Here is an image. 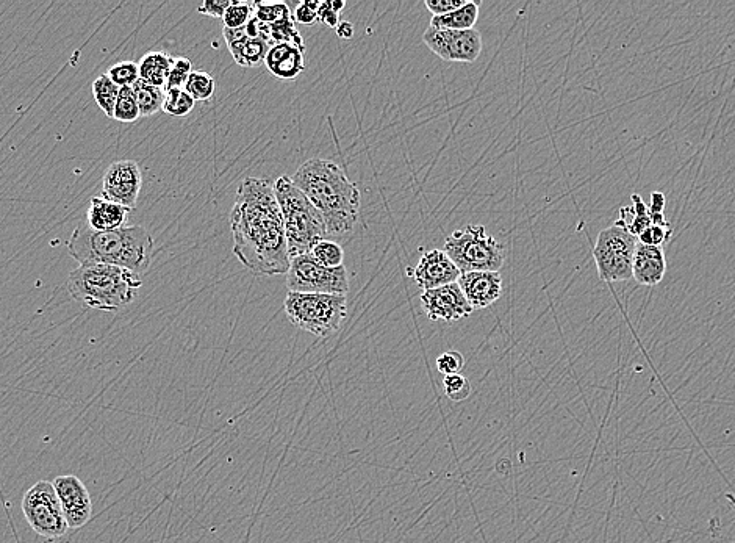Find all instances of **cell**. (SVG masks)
<instances>
[{
    "instance_id": "6da1fadb",
    "label": "cell",
    "mask_w": 735,
    "mask_h": 543,
    "mask_svg": "<svg viewBox=\"0 0 735 543\" xmlns=\"http://www.w3.org/2000/svg\"><path fill=\"white\" fill-rule=\"evenodd\" d=\"M234 254L255 276H279L290 270L284 221L273 180L246 177L230 212Z\"/></svg>"
},
{
    "instance_id": "7a4b0ae2",
    "label": "cell",
    "mask_w": 735,
    "mask_h": 543,
    "mask_svg": "<svg viewBox=\"0 0 735 543\" xmlns=\"http://www.w3.org/2000/svg\"><path fill=\"white\" fill-rule=\"evenodd\" d=\"M291 179L323 216L327 234L343 237L354 231L360 215V191L337 163L307 160Z\"/></svg>"
},
{
    "instance_id": "3957f363",
    "label": "cell",
    "mask_w": 735,
    "mask_h": 543,
    "mask_svg": "<svg viewBox=\"0 0 735 543\" xmlns=\"http://www.w3.org/2000/svg\"><path fill=\"white\" fill-rule=\"evenodd\" d=\"M66 246L69 256L80 265L104 263L143 276L152 265L154 238L141 226L121 227L112 232L80 226Z\"/></svg>"
},
{
    "instance_id": "277c9868",
    "label": "cell",
    "mask_w": 735,
    "mask_h": 543,
    "mask_svg": "<svg viewBox=\"0 0 735 543\" xmlns=\"http://www.w3.org/2000/svg\"><path fill=\"white\" fill-rule=\"evenodd\" d=\"M141 285L143 279L138 274L104 263L80 265L68 279L72 298L101 312H116L132 304Z\"/></svg>"
},
{
    "instance_id": "5b68a950",
    "label": "cell",
    "mask_w": 735,
    "mask_h": 543,
    "mask_svg": "<svg viewBox=\"0 0 735 543\" xmlns=\"http://www.w3.org/2000/svg\"><path fill=\"white\" fill-rule=\"evenodd\" d=\"M274 191L284 221L290 259L310 254L320 241L329 237L323 216L293 184L290 176H280L274 182Z\"/></svg>"
},
{
    "instance_id": "8992f818",
    "label": "cell",
    "mask_w": 735,
    "mask_h": 543,
    "mask_svg": "<svg viewBox=\"0 0 735 543\" xmlns=\"http://www.w3.org/2000/svg\"><path fill=\"white\" fill-rule=\"evenodd\" d=\"M284 307L288 320L296 328L310 332L318 339H329L334 335L348 313L346 296L321 293L288 292Z\"/></svg>"
},
{
    "instance_id": "52a82bcc",
    "label": "cell",
    "mask_w": 735,
    "mask_h": 543,
    "mask_svg": "<svg viewBox=\"0 0 735 543\" xmlns=\"http://www.w3.org/2000/svg\"><path fill=\"white\" fill-rule=\"evenodd\" d=\"M449 259L456 263L460 273L473 271H493L499 273L506 249L492 235L487 234L484 226H471L452 232L445 241V249Z\"/></svg>"
},
{
    "instance_id": "ba28073f",
    "label": "cell",
    "mask_w": 735,
    "mask_h": 543,
    "mask_svg": "<svg viewBox=\"0 0 735 543\" xmlns=\"http://www.w3.org/2000/svg\"><path fill=\"white\" fill-rule=\"evenodd\" d=\"M637 245L639 238L617 224L599 232L593 248L599 279L607 284L632 279V263Z\"/></svg>"
},
{
    "instance_id": "9c48e42d",
    "label": "cell",
    "mask_w": 735,
    "mask_h": 543,
    "mask_svg": "<svg viewBox=\"0 0 735 543\" xmlns=\"http://www.w3.org/2000/svg\"><path fill=\"white\" fill-rule=\"evenodd\" d=\"M22 514L30 528L44 539H60L68 533V523L58 500L54 482L38 481L22 498Z\"/></svg>"
},
{
    "instance_id": "30bf717a",
    "label": "cell",
    "mask_w": 735,
    "mask_h": 543,
    "mask_svg": "<svg viewBox=\"0 0 735 543\" xmlns=\"http://www.w3.org/2000/svg\"><path fill=\"white\" fill-rule=\"evenodd\" d=\"M287 287L294 293H321V295L346 296L349 292V276L345 265L326 268L313 259L312 254L294 257L287 273Z\"/></svg>"
},
{
    "instance_id": "8fae6325",
    "label": "cell",
    "mask_w": 735,
    "mask_h": 543,
    "mask_svg": "<svg viewBox=\"0 0 735 543\" xmlns=\"http://www.w3.org/2000/svg\"><path fill=\"white\" fill-rule=\"evenodd\" d=\"M426 44L445 62L473 63L482 52V36L477 30H446L429 26L423 35Z\"/></svg>"
},
{
    "instance_id": "7c38bea8",
    "label": "cell",
    "mask_w": 735,
    "mask_h": 543,
    "mask_svg": "<svg viewBox=\"0 0 735 543\" xmlns=\"http://www.w3.org/2000/svg\"><path fill=\"white\" fill-rule=\"evenodd\" d=\"M141 177L140 165L133 160H122L108 166L102 180V198L126 207L130 212L137 209L140 198Z\"/></svg>"
},
{
    "instance_id": "4fadbf2b",
    "label": "cell",
    "mask_w": 735,
    "mask_h": 543,
    "mask_svg": "<svg viewBox=\"0 0 735 543\" xmlns=\"http://www.w3.org/2000/svg\"><path fill=\"white\" fill-rule=\"evenodd\" d=\"M420 299L427 318L432 321L452 323L470 317L474 312L457 282L427 290L421 293Z\"/></svg>"
},
{
    "instance_id": "5bb4252c",
    "label": "cell",
    "mask_w": 735,
    "mask_h": 543,
    "mask_svg": "<svg viewBox=\"0 0 735 543\" xmlns=\"http://www.w3.org/2000/svg\"><path fill=\"white\" fill-rule=\"evenodd\" d=\"M61 509L71 529H80L90 522L93 501L87 486L76 475L58 476L54 481Z\"/></svg>"
},
{
    "instance_id": "9a60e30c",
    "label": "cell",
    "mask_w": 735,
    "mask_h": 543,
    "mask_svg": "<svg viewBox=\"0 0 735 543\" xmlns=\"http://www.w3.org/2000/svg\"><path fill=\"white\" fill-rule=\"evenodd\" d=\"M460 276L462 273L456 267V263L452 262L448 254L441 249L423 252L413 271V279L418 287L423 288V292L454 284L459 281Z\"/></svg>"
},
{
    "instance_id": "2e32d148",
    "label": "cell",
    "mask_w": 735,
    "mask_h": 543,
    "mask_svg": "<svg viewBox=\"0 0 735 543\" xmlns=\"http://www.w3.org/2000/svg\"><path fill=\"white\" fill-rule=\"evenodd\" d=\"M457 284L462 288L463 295L473 310L492 306L502 295L501 274L493 273V271H473V273L462 274Z\"/></svg>"
},
{
    "instance_id": "e0dca14e",
    "label": "cell",
    "mask_w": 735,
    "mask_h": 543,
    "mask_svg": "<svg viewBox=\"0 0 735 543\" xmlns=\"http://www.w3.org/2000/svg\"><path fill=\"white\" fill-rule=\"evenodd\" d=\"M224 38H226L230 54L238 65L243 68H257V66L265 65L266 55L271 49L266 41L246 35L244 27L243 29L224 27Z\"/></svg>"
},
{
    "instance_id": "ac0fdd59",
    "label": "cell",
    "mask_w": 735,
    "mask_h": 543,
    "mask_svg": "<svg viewBox=\"0 0 735 543\" xmlns=\"http://www.w3.org/2000/svg\"><path fill=\"white\" fill-rule=\"evenodd\" d=\"M665 273H667V259L664 248L643 245L639 241L632 263V277L635 281L645 287H654L664 281Z\"/></svg>"
},
{
    "instance_id": "d6986e66",
    "label": "cell",
    "mask_w": 735,
    "mask_h": 543,
    "mask_svg": "<svg viewBox=\"0 0 735 543\" xmlns=\"http://www.w3.org/2000/svg\"><path fill=\"white\" fill-rule=\"evenodd\" d=\"M265 66L280 80H294L305 71V52L291 44H276L266 55Z\"/></svg>"
},
{
    "instance_id": "ffe728a7",
    "label": "cell",
    "mask_w": 735,
    "mask_h": 543,
    "mask_svg": "<svg viewBox=\"0 0 735 543\" xmlns=\"http://www.w3.org/2000/svg\"><path fill=\"white\" fill-rule=\"evenodd\" d=\"M130 210L104 198H91L87 223L96 232L118 231L129 220Z\"/></svg>"
},
{
    "instance_id": "44dd1931",
    "label": "cell",
    "mask_w": 735,
    "mask_h": 543,
    "mask_svg": "<svg viewBox=\"0 0 735 543\" xmlns=\"http://www.w3.org/2000/svg\"><path fill=\"white\" fill-rule=\"evenodd\" d=\"M173 60L174 57L165 54V52H149L138 63L140 79L149 83L152 87L165 90Z\"/></svg>"
},
{
    "instance_id": "7402d4cb",
    "label": "cell",
    "mask_w": 735,
    "mask_h": 543,
    "mask_svg": "<svg viewBox=\"0 0 735 543\" xmlns=\"http://www.w3.org/2000/svg\"><path fill=\"white\" fill-rule=\"evenodd\" d=\"M479 10H481L479 2L467 0V4L460 7L459 10L452 11L448 15L434 16L431 19V26L437 29L459 30V32L460 30H473L479 19Z\"/></svg>"
},
{
    "instance_id": "603a6c76",
    "label": "cell",
    "mask_w": 735,
    "mask_h": 543,
    "mask_svg": "<svg viewBox=\"0 0 735 543\" xmlns=\"http://www.w3.org/2000/svg\"><path fill=\"white\" fill-rule=\"evenodd\" d=\"M632 205L629 207H623L620 210V220L617 221V226L624 227L626 231L631 232L634 237L639 238L643 234L645 229H648L653 221H651V213H649V207L643 201L642 196L632 195Z\"/></svg>"
},
{
    "instance_id": "cb8c5ba5",
    "label": "cell",
    "mask_w": 735,
    "mask_h": 543,
    "mask_svg": "<svg viewBox=\"0 0 735 543\" xmlns=\"http://www.w3.org/2000/svg\"><path fill=\"white\" fill-rule=\"evenodd\" d=\"M132 90L135 98H137L141 116H154L155 113L163 110L165 90H162V88L152 87L149 83L138 79Z\"/></svg>"
},
{
    "instance_id": "d4e9b609",
    "label": "cell",
    "mask_w": 735,
    "mask_h": 543,
    "mask_svg": "<svg viewBox=\"0 0 735 543\" xmlns=\"http://www.w3.org/2000/svg\"><path fill=\"white\" fill-rule=\"evenodd\" d=\"M269 44H271V47L276 46V44H291V46L298 47V49L305 52V41L299 30L296 29L293 15L269 26Z\"/></svg>"
},
{
    "instance_id": "484cf974",
    "label": "cell",
    "mask_w": 735,
    "mask_h": 543,
    "mask_svg": "<svg viewBox=\"0 0 735 543\" xmlns=\"http://www.w3.org/2000/svg\"><path fill=\"white\" fill-rule=\"evenodd\" d=\"M119 90L121 88L115 85L107 74H102V76L97 77L93 82L94 101H96L97 107L101 108L102 112L108 118H113V113H115Z\"/></svg>"
},
{
    "instance_id": "4316f807",
    "label": "cell",
    "mask_w": 735,
    "mask_h": 543,
    "mask_svg": "<svg viewBox=\"0 0 735 543\" xmlns=\"http://www.w3.org/2000/svg\"><path fill=\"white\" fill-rule=\"evenodd\" d=\"M140 118V107H138L137 98L133 94L132 87L121 88L119 90L118 101H116L113 119H116L119 123L129 124L135 123Z\"/></svg>"
},
{
    "instance_id": "83f0119b",
    "label": "cell",
    "mask_w": 735,
    "mask_h": 543,
    "mask_svg": "<svg viewBox=\"0 0 735 543\" xmlns=\"http://www.w3.org/2000/svg\"><path fill=\"white\" fill-rule=\"evenodd\" d=\"M215 88V79L208 72L193 71L191 72V76L188 77L187 85H185L183 90L187 91L194 101L205 102L208 99H212L213 94H215Z\"/></svg>"
},
{
    "instance_id": "f1b7e54d",
    "label": "cell",
    "mask_w": 735,
    "mask_h": 543,
    "mask_svg": "<svg viewBox=\"0 0 735 543\" xmlns=\"http://www.w3.org/2000/svg\"><path fill=\"white\" fill-rule=\"evenodd\" d=\"M313 259L326 268L343 267L345 262V251L338 243L332 240H323L312 249Z\"/></svg>"
},
{
    "instance_id": "f546056e",
    "label": "cell",
    "mask_w": 735,
    "mask_h": 543,
    "mask_svg": "<svg viewBox=\"0 0 735 543\" xmlns=\"http://www.w3.org/2000/svg\"><path fill=\"white\" fill-rule=\"evenodd\" d=\"M194 105H196V101H194L190 94L185 90L165 91L163 112H165L166 115L182 118V116L190 115V113L193 112Z\"/></svg>"
},
{
    "instance_id": "4dcf8cb0",
    "label": "cell",
    "mask_w": 735,
    "mask_h": 543,
    "mask_svg": "<svg viewBox=\"0 0 735 543\" xmlns=\"http://www.w3.org/2000/svg\"><path fill=\"white\" fill-rule=\"evenodd\" d=\"M254 18V2L232 0V4L224 13L223 21L226 29H243Z\"/></svg>"
},
{
    "instance_id": "1f68e13d",
    "label": "cell",
    "mask_w": 735,
    "mask_h": 543,
    "mask_svg": "<svg viewBox=\"0 0 735 543\" xmlns=\"http://www.w3.org/2000/svg\"><path fill=\"white\" fill-rule=\"evenodd\" d=\"M254 16L259 19L260 22L271 26L276 22L282 21V19L291 16L290 7L284 2L279 4H265V2H254Z\"/></svg>"
},
{
    "instance_id": "d6a6232c",
    "label": "cell",
    "mask_w": 735,
    "mask_h": 543,
    "mask_svg": "<svg viewBox=\"0 0 735 543\" xmlns=\"http://www.w3.org/2000/svg\"><path fill=\"white\" fill-rule=\"evenodd\" d=\"M107 76L110 77L115 85L119 88L133 87L135 82L140 79V71H138V63L121 62L113 65L108 69Z\"/></svg>"
},
{
    "instance_id": "836d02e7",
    "label": "cell",
    "mask_w": 735,
    "mask_h": 543,
    "mask_svg": "<svg viewBox=\"0 0 735 543\" xmlns=\"http://www.w3.org/2000/svg\"><path fill=\"white\" fill-rule=\"evenodd\" d=\"M443 392L449 400L462 403L471 395V382L463 374H452L443 378Z\"/></svg>"
},
{
    "instance_id": "e575fe53",
    "label": "cell",
    "mask_w": 735,
    "mask_h": 543,
    "mask_svg": "<svg viewBox=\"0 0 735 543\" xmlns=\"http://www.w3.org/2000/svg\"><path fill=\"white\" fill-rule=\"evenodd\" d=\"M193 72V65L190 60L185 57H177L173 60L171 65V71H169L168 83H166V90H183L187 85L188 77Z\"/></svg>"
},
{
    "instance_id": "d590c367",
    "label": "cell",
    "mask_w": 735,
    "mask_h": 543,
    "mask_svg": "<svg viewBox=\"0 0 735 543\" xmlns=\"http://www.w3.org/2000/svg\"><path fill=\"white\" fill-rule=\"evenodd\" d=\"M437 370L440 371L443 376H452V374H462L463 368H465V357L462 353L456 351V349H449L445 353H441L437 357Z\"/></svg>"
},
{
    "instance_id": "8d00e7d4",
    "label": "cell",
    "mask_w": 735,
    "mask_h": 543,
    "mask_svg": "<svg viewBox=\"0 0 735 543\" xmlns=\"http://www.w3.org/2000/svg\"><path fill=\"white\" fill-rule=\"evenodd\" d=\"M673 235L670 223L667 224H651L648 229L640 235L639 241L643 245L656 246V248H664L665 243L670 240Z\"/></svg>"
},
{
    "instance_id": "74e56055",
    "label": "cell",
    "mask_w": 735,
    "mask_h": 543,
    "mask_svg": "<svg viewBox=\"0 0 735 543\" xmlns=\"http://www.w3.org/2000/svg\"><path fill=\"white\" fill-rule=\"evenodd\" d=\"M321 2L318 0H304L298 7L291 11L293 21L302 24V26H313L318 21V10H320Z\"/></svg>"
},
{
    "instance_id": "f35d334b",
    "label": "cell",
    "mask_w": 735,
    "mask_h": 543,
    "mask_svg": "<svg viewBox=\"0 0 735 543\" xmlns=\"http://www.w3.org/2000/svg\"><path fill=\"white\" fill-rule=\"evenodd\" d=\"M467 4V0H426L427 10L431 11L432 18L434 16H443L452 13V11L459 10L460 7Z\"/></svg>"
},
{
    "instance_id": "ab89813d",
    "label": "cell",
    "mask_w": 735,
    "mask_h": 543,
    "mask_svg": "<svg viewBox=\"0 0 735 543\" xmlns=\"http://www.w3.org/2000/svg\"><path fill=\"white\" fill-rule=\"evenodd\" d=\"M230 4H232V0H205L204 4L198 8V11L201 15L223 19L224 13H226Z\"/></svg>"
},
{
    "instance_id": "60d3db41",
    "label": "cell",
    "mask_w": 735,
    "mask_h": 543,
    "mask_svg": "<svg viewBox=\"0 0 735 543\" xmlns=\"http://www.w3.org/2000/svg\"><path fill=\"white\" fill-rule=\"evenodd\" d=\"M318 21L323 22L324 26L337 29L340 24V13L332 8L330 2H321L320 10H318Z\"/></svg>"
},
{
    "instance_id": "b9f144b4",
    "label": "cell",
    "mask_w": 735,
    "mask_h": 543,
    "mask_svg": "<svg viewBox=\"0 0 735 543\" xmlns=\"http://www.w3.org/2000/svg\"><path fill=\"white\" fill-rule=\"evenodd\" d=\"M665 196L660 191H654L651 195V204L648 205L649 212L651 213H664L665 210Z\"/></svg>"
},
{
    "instance_id": "7bdbcfd3",
    "label": "cell",
    "mask_w": 735,
    "mask_h": 543,
    "mask_svg": "<svg viewBox=\"0 0 735 543\" xmlns=\"http://www.w3.org/2000/svg\"><path fill=\"white\" fill-rule=\"evenodd\" d=\"M335 30H337V35L340 36L341 40H351L355 33V27L349 21L340 22Z\"/></svg>"
},
{
    "instance_id": "ee69618b",
    "label": "cell",
    "mask_w": 735,
    "mask_h": 543,
    "mask_svg": "<svg viewBox=\"0 0 735 543\" xmlns=\"http://www.w3.org/2000/svg\"><path fill=\"white\" fill-rule=\"evenodd\" d=\"M330 5H332V8H334L337 13H341V11L345 10L346 2L345 0H329Z\"/></svg>"
}]
</instances>
